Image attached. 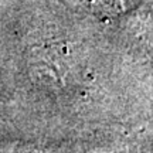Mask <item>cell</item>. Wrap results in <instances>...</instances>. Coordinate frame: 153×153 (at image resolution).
Returning <instances> with one entry per match:
<instances>
[{
  "label": "cell",
  "mask_w": 153,
  "mask_h": 153,
  "mask_svg": "<svg viewBox=\"0 0 153 153\" xmlns=\"http://www.w3.org/2000/svg\"><path fill=\"white\" fill-rule=\"evenodd\" d=\"M88 1L94 3L97 9L105 10L106 13H118L133 7V0H88Z\"/></svg>",
  "instance_id": "obj_1"
}]
</instances>
